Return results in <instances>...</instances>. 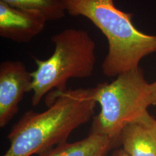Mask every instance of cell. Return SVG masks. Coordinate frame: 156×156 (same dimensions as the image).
<instances>
[{
    "instance_id": "6da1fadb",
    "label": "cell",
    "mask_w": 156,
    "mask_h": 156,
    "mask_svg": "<svg viewBox=\"0 0 156 156\" xmlns=\"http://www.w3.org/2000/svg\"><path fill=\"white\" fill-rule=\"evenodd\" d=\"M95 88L66 90L48 95V108L30 110L7 136L9 147L2 156L40 155L67 142L74 130L93 116L97 102Z\"/></svg>"
},
{
    "instance_id": "7a4b0ae2",
    "label": "cell",
    "mask_w": 156,
    "mask_h": 156,
    "mask_svg": "<svg viewBox=\"0 0 156 156\" xmlns=\"http://www.w3.org/2000/svg\"><path fill=\"white\" fill-rule=\"evenodd\" d=\"M72 16L92 22L108 41L102 64L103 75L117 77L140 67L143 58L156 53V36L141 32L132 23V15L120 10L114 0H62Z\"/></svg>"
},
{
    "instance_id": "3957f363",
    "label": "cell",
    "mask_w": 156,
    "mask_h": 156,
    "mask_svg": "<svg viewBox=\"0 0 156 156\" xmlns=\"http://www.w3.org/2000/svg\"><path fill=\"white\" fill-rule=\"evenodd\" d=\"M51 40L54 53L47 59L36 58V69L31 73L34 106L46 95L66 90L70 79L90 77L96 63V44L87 30L67 28Z\"/></svg>"
},
{
    "instance_id": "277c9868",
    "label": "cell",
    "mask_w": 156,
    "mask_h": 156,
    "mask_svg": "<svg viewBox=\"0 0 156 156\" xmlns=\"http://www.w3.org/2000/svg\"><path fill=\"white\" fill-rule=\"evenodd\" d=\"M150 85L140 67L121 74L112 83L98 84L95 97L100 112L93 117L90 133L106 136L114 144L119 142L123 129L152 106Z\"/></svg>"
},
{
    "instance_id": "5b68a950",
    "label": "cell",
    "mask_w": 156,
    "mask_h": 156,
    "mask_svg": "<svg viewBox=\"0 0 156 156\" xmlns=\"http://www.w3.org/2000/svg\"><path fill=\"white\" fill-rule=\"evenodd\" d=\"M32 74L20 61L2 62L0 64V127L14 118L25 93L32 88Z\"/></svg>"
},
{
    "instance_id": "8992f818",
    "label": "cell",
    "mask_w": 156,
    "mask_h": 156,
    "mask_svg": "<svg viewBox=\"0 0 156 156\" xmlns=\"http://www.w3.org/2000/svg\"><path fill=\"white\" fill-rule=\"evenodd\" d=\"M48 20L42 12L15 8L0 1V36L17 43H27L39 35Z\"/></svg>"
},
{
    "instance_id": "52a82bcc",
    "label": "cell",
    "mask_w": 156,
    "mask_h": 156,
    "mask_svg": "<svg viewBox=\"0 0 156 156\" xmlns=\"http://www.w3.org/2000/svg\"><path fill=\"white\" fill-rule=\"evenodd\" d=\"M119 142L129 156H156V119L146 112L123 129Z\"/></svg>"
},
{
    "instance_id": "ba28073f",
    "label": "cell",
    "mask_w": 156,
    "mask_h": 156,
    "mask_svg": "<svg viewBox=\"0 0 156 156\" xmlns=\"http://www.w3.org/2000/svg\"><path fill=\"white\" fill-rule=\"evenodd\" d=\"M114 145L106 136L90 133L83 140L62 142L38 156H106Z\"/></svg>"
},
{
    "instance_id": "9c48e42d",
    "label": "cell",
    "mask_w": 156,
    "mask_h": 156,
    "mask_svg": "<svg viewBox=\"0 0 156 156\" xmlns=\"http://www.w3.org/2000/svg\"><path fill=\"white\" fill-rule=\"evenodd\" d=\"M15 8L38 11L48 21H55L64 17L66 9L62 0H0Z\"/></svg>"
},
{
    "instance_id": "30bf717a",
    "label": "cell",
    "mask_w": 156,
    "mask_h": 156,
    "mask_svg": "<svg viewBox=\"0 0 156 156\" xmlns=\"http://www.w3.org/2000/svg\"><path fill=\"white\" fill-rule=\"evenodd\" d=\"M151 87V105H156V81L150 85Z\"/></svg>"
},
{
    "instance_id": "8fae6325",
    "label": "cell",
    "mask_w": 156,
    "mask_h": 156,
    "mask_svg": "<svg viewBox=\"0 0 156 156\" xmlns=\"http://www.w3.org/2000/svg\"><path fill=\"white\" fill-rule=\"evenodd\" d=\"M114 156H129L128 154L126 153L123 149H120L119 151H116L114 153Z\"/></svg>"
}]
</instances>
